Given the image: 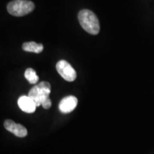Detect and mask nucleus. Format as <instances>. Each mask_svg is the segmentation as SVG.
<instances>
[{
  "label": "nucleus",
  "mask_w": 154,
  "mask_h": 154,
  "mask_svg": "<svg viewBox=\"0 0 154 154\" xmlns=\"http://www.w3.org/2000/svg\"><path fill=\"white\" fill-rule=\"evenodd\" d=\"M51 93V85L47 82H42L31 88L29 96L35 102L36 106H39L46 99H49Z\"/></svg>",
  "instance_id": "f03ea898"
},
{
  "label": "nucleus",
  "mask_w": 154,
  "mask_h": 154,
  "mask_svg": "<svg viewBox=\"0 0 154 154\" xmlns=\"http://www.w3.org/2000/svg\"><path fill=\"white\" fill-rule=\"evenodd\" d=\"M24 76L31 84H36L38 82V76L35 71L32 68H28L25 71Z\"/></svg>",
  "instance_id": "1a4fd4ad"
},
{
  "label": "nucleus",
  "mask_w": 154,
  "mask_h": 154,
  "mask_svg": "<svg viewBox=\"0 0 154 154\" xmlns=\"http://www.w3.org/2000/svg\"><path fill=\"white\" fill-rule=\"evenodd\" d=\"M34 4L28 0H14L7 5V11L14 17H22L32 12Z\"/></svg>",
  "instance_id": "7ed1b4c3"
},
{
  "label": "nucleus",
  "mask_w": 154,
  "mask_h": 154,
  "mask_svg": "<svg viewBox=\"0 0 154 154\" xmlns=\"http://www.w3.org/2000/svg\"><path fill=\"white\" fill-rule=\"evenodd\" d=\"M5 128L17 137L24 138L27 135V130L22 124H17L11 119H7L4 123Z\"/></svg>",
  "instance_id": "39448f33"
},
{
  "label": "nucleus",
  "mask_w": 154,
  "mask_h": 154,
  "mask_svg": "<svg viewBox=\"0 0 154 154\" xmlns=\"http://www.w3.org/2000/svg\"><path fill=\"white\" fill-rule=\"evenodd\" d=\"M78 19L82 27L92 35H96L100 31L99 21L93 11L88 9H83L80 11Z\"/></svg>",
  "instance_id": "f257e3e1"
},
{
  "label": "nucleus",
  "mask_w": 154,
  "mask_h": 154,
  "mask_svg": "<svg viewBox=\"0 0 154 154\" xmlns=\"http://www.w3.org/2000/svg\"><path fill=\"white\" fill-rule=\"evenodd\" d=\"M18 106L21 110L27 113H32L36 111L35 102L29 96H22L18 99Z\"/></svg>",
  "instance_id": "0eeeda50"
},
{
  "label": "nucleus",
  "mask_w": 154,
  "mask_h": 154,
  "mask_svg": "<svg viewBox=\"0 0 154 154\" xmlns=\"http://www.w3.org/2000/svg\"><path fill=\"white\" fill-rule=\"evenodd\" d=\"M22 49L25 51L34 53H41L44 49V46L42 44H37L34 42H25L22 45Z\"/></svg>",
  "instance_id": "6e6552de"
},
{
  "label": "nucleus",
  "mask_w": 154,
  "mask_h": 154,
  "mask_svg": "<svg viewBox=\"0 0 154 154\" xmlns=\"http://www.w3.org/2000/svg\"><path fill=\"white\" fill-rule=\"evenodd\" d=\"M56 68L60 76L67 82H74L76 79V71L66 61L61 60L58 61Z\"/></svg>",
  "instance_id": "20e7f679"
},
{
  "label": "nucleus",
  "mask_w": 154,
  "mask_h": 154,
  "mask_svg": "<svg viewBox=\"0 0 154 154\" xmlns=\"http://www.w3.org/2000/svg\"><path fill=\"white\" fill-rule=\"evenodd\" d=\"M42 106H43L44 109H50V107L51 106V99H50L49 98V99H46L45 101H44L43 103H42Z\"/></svg>",
  "instance_id": "9d476101"
},
{
  "label": "nucleus",
  "mask_w": 154,
  "mask_h": 154,
  "mask_svg": "<svg viewBox=\"0 0 154 154\" xmlns=\"http://www.w3.org/2000/svg\"><path fill=\"white\" fill-rule=\"evenodd\" d=\"M78 105V99L74 96H68L63 98L59 102V109L62 113H71Z\"/></svg>",
  "instance_id": "423d86ee"
}]
</instances>
